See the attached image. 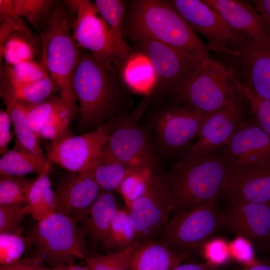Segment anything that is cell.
<instances>
[{
	"instance_id": "cell-1",
	"label": "cell",
	"mask_w": 270,
	"mask_h": 270,
	"mask_svg": "<svg viewBox=\"0 0 270 270\" xmlns=\"http://www.w3.org/2000/svg\"><path fill=\"white\" fill-rule=\"evenodd\" d=\"M72 84L83 126H100L130 112L132 91L114 64L100 61L82 48Z\"/></svg>"
},
{
	"instance_id": "cell-49",
	"label": "cell",
	"mask_w": 270,
	"mask_h": 270,
	"mask_svg": "<svg viewBox=\"0 0 270 270\" xmlns=\"http://www.w3.org/2000/svg\"><path fill=\"white\" fill-rule=\"evenodd\" d=\"M36 270H60L58 268H45L44 267L39 268Z\"/></svg>"
},
{
	"instance_id": "cell-44",
	"label": "cell",
	"mask_w": 270,
	"mask_h": 270,
	"mask_svg": "<svg viewBox=\"0 0 270 270\" xmlns=\"http://www.w3.org/2000/svg\"><path fill=\"white\" fill-rule=\"evenodd\" d=\"M44 264L41 258L31 256L10 264L0 266V270H36L44 267Z\"/></svg>"
},
{
	"instance_id": "cell-31",
	"label": "cell",
	"mask_w": 270,
	"mask_h": 270,
	"mask_svg": "<svg viewBox=\"0 0 270 270\" xmlns=\"http://www.w3.org/2000/svg\"><path fill=\"white\" fill-rule=\"evenodd\" d=\"M36 179L24 176L0 175V206L26 205Z\"/></svg>"
},
{
	"instance_id": "cell-10",
	"label": "cell",
	"mask_w": 270,
	"mask_h": 270,
	"mask_svg": "<svg viewBox=\"0 0 270 270\" xmlns=\"http://www.w3.org/2000/svg\"><path fill=\"white\" fill-rule=\"evenodd\" d=\"M134 42L136 50L147 56L154 72L155 82L148 92L152 98L151 104L166 98L195 72L200 64L154 40L141 39Z\"/></svg>"
},
{
	"instance_id": "cell-3",
	"label": "cell",
	"mask_w": 270,
	"mask_h": 270,
	"mask_svg": "<svg viewBox=\"0 0 270 270\" xmlns=\"http://www.w3.org/2000/svg\"><path fill=\"white\" fill-rule=\"evenodd\" d=\"M228 166L214 150L194 158L180 159L158 178L171 216L190 210L220 195Z\"/></svg>"
},
{
	"instance_id": "cell-27",
	"label": "cell",
	"mask_w": 270,
	"mask_h": 270,
	"mask_svg": "<svg viewBox=\"0 0 270 270\" xmlns=\"http://www.w3.org/2000/svg\"><path fill=\"white\" fill-rule=\"evenodd\" d=\"M90 169L102 190L108 192L118 191L124 178L133 171L112 154L106 144Z\"/></svg>"
},
{
	"instance_id": "cell-38",
	"label": "cell",
	"mask_w": 270,
	"mask_h": 270,
	"mask_svg": "<svg viewBox=\"0 0 270 270\" xmlns=\"http://www.w3.org/2000/svg\"><path fill=\"white\" fill-rule=\"evenodd\" d=\"M60 95L50 97L44 102L27 106L26 120L29 128L39 139L42 126L54 111L62 102Z\"/></svg>"
},
{
	"instance_id": "cell-24",
	"label": "cell",
	"mask_w": 270,
	"mask_h": 270,
	"mask_svg": "<svg viewBox=\"0 0 270 270\" xmlns=\"http://www.w3.org/2000/svg\"><path fill=\"white\" fill-rule=\"evenodd\" d=\"M134 244L128 261V270H172L188 260L166 244L153 241Z\"/></svg>"
},
{
	"instance_id": "cell-33",
	"label": "cell",
	"mask_w": 270,
	"mask_h": 270,
	"mask_svg": "<svg viewBox=\"0 0 270 270\" xmlns=\"http://www.w3.org/2000/svg\"><path fill=\"white\" fill-rule=\"evenodd\" d=\"M34 40L18 32H14L6 39L4 47L0 51V64L4 58L10 66L21 62L32 60L35 54Z\"/></svg>"
},
{
	"instance_id": "cell-48",
	"label": "cell",
	"mask_w": 270,
	"mask_h": 270,
	"mask_svg": "<svg viewBox=\"0 0 270 270\" xmlns=\"http://www.w3.org/2000/svg\"><path fill=\"white\" fill-rule=\"evenodd\" d=\"M60 270H90L88 266H82L70 264L63 267L58 268Z\"/></svg>"
},
{
	"instance_id": "cell-25",
	"label": "cell",
	"mask_w": 270,
	"mask_h": 270,
	"mask_svg": "<svg viewBox=\"0 0 270 270\" xmlns=\"http://www.w3.org/2000/svg\"><path fill=\"white\" fill-rule=\"evenodd\" d=\"M132 92L148 93L155 82L152 66L142 52L132 50L126 60L117 68Z\"/></svg>"
},
{
	"instance_id": "cell-29",
	"label": "cell",
	"mask_w": 270,
	"mask_h": 270,
	"mask_svg": "<svg viewBox=\"0 0 270 270\" xmlns=\"http://www.w3.org/2000/svg\"><path fill=\"white\" fill-rule=\"evenodd\" d=\"M48 173L38 175L30 192L26 214H30L38 222L56 212V194L52 190Z\"/></svg>"
},
{
	"instance_id": "cell-5",
	"label": "cell",
	"mask_w": 270,
	"mask_h": 270,
	"mask_svg": "<svg viewBox=\"0 0 270 270\" xmlns=\"http://www.w3.org/2000/svg\"><path fill=\"white\" fill-rule=\"evenodd\" d=\"M42 22L40 33L41 65L61 98L69 103L76 104L72 78L81 48L74 38L69 12L64 6L53 5Z\"/></svg>"
},
{
	"instance_id": "cell-22",
	"label": "cell",
	"mask_w": 270,
	"mask_h": 270,
	"mask_svg": "<svg viewBox=\"0 0 270 270\" xmlns=\"http://www.w3.org/2000/svg\"><path fill=\"white\" fill-rule=\"evenodd\" d=\"M232 28L249 39L268 40L262 18L255 7L237 0H202Z\"/></svg>"
},
{
	"instance_id": "cell-12",
	"label": "cell",
	"mask_w": 270,
	"mask_h": 270,
	"mask_svg": "<svg viewBox=\"0 0 270 270\" xmlns=\"http://www.w3.org/2000/svg\"><path fill=\"white\" fill-rule=\"evenodd\" d=\"M64 3L68 10L76 14L70 26L74 38L80 47L100 61L114 64L118 57L116 42L94 2L68 0Z\"/></svg>"
},
{
	"instance_id": "cell-43",
	"label": "cell",
	"mask_w": 270,
	"mask_h": 270,
	"mask_svg": "<svg viewBox=\"0 0 270 270\" xmlns=\"http://www.w3.org/2000/svg\"><path fill=\"white\" fill-rule=\"evenodd\" d=\"M11 119L6 111L0 112V154L4 155L8 150V144L12 139Z\"/></svg>"
},
{
	"instance_id": "cell-13",
	"label": "cell",
	"mask_w": 270,
	"mask_h": 270,
	"mask_svg": "<svg viewBox=\"0 0 270 270\" xmlns=\"http://www.w3.org/2000/svg\"><path fill=\"white\" fill-rule=\"evenodd\" d=\"M227 58L226 65L242 86L270 100V41L250 40Z\"/></svg>"
},
{
	"instance_id": "cell-23",
	"label": "cell",
	"mask_w": 270,
	"mask_h": 270,
	"mask_svg": "<svg viewBox=\"0 0 270 270\" xmlns=\"http://www.w3.org/2000/svg\"><path fill=\"white\" fill-rule=\"evenodd\" d=\"M0 96L14 128L16 139L14 150L46 157L40 148L38 139L28 124L27 106L14 96L1 71Z\"/></svg>"
},
{
	"instance_id": "cell-46",
	"label": "cell",
	"mask_w": 270,
	"mask_h": 270,
	"mask_svg": "<svg viewBox=\"0 0 270 270\" xmlns=\"http://www.w3.org/2000/svg\"><path fill=\"white\" fill-rule=\"evenodd\" d=\"M172 270H217L214 265L208 263L184 262Z\"/></svg>"
},
{
	"instance_id": "cell-32",
	"label": "cell",
	"mask_w": 270,
	"mask_h": 270,
	"mask_svg": "<svg viewBox=\"0 0 270 270\" xmlns=\"http://www.w3.org/2000/svg\"><path fill=\"white\" fill-rule=\"evenodd\" d=\"M135 232L129 214L125 209H118L111 222L108 252L126 250L134 243Z\"/></svg>"
},
{
	"instance_id": "cell-36",
	"label": "cell",
	"mask_w": 270,
	"mask_h": 270,
	"mask_svg": "<svg viewBox=\"0 0 270 270\" xmlns=\"http://www.w3.org/2000/svg\"><path fill=\"white\" fill-rule=\"evenodd\" d=\"M8 84L14 96L26 106L44 102L56 90L49 76L40 81L26 84Z\"/></svg>"
},
{
	"instance_id": "cell-6",
	"label": "cell",
	"mask_w": 270,
	"mask_h": 270,
	"mask_svg": "<svg viewBox=\"0 0 270 270\" xmlns=\"http://www.w3.org/2000/svg\"><path fill=\"white\" fill-rule=\"evenodd\" d=\"M243 97L242 86L232 71L210 58L200 62L195 72L164 100L210 114Z\"/></svg>"
},
{
	"instance_id": "cell-50",
	"label": "cell",
	"mask_w": 270,
	"mask_h": 270,
	"mask_svg": "<svg viewBox=\"0 0 270 270\" xmlns=\"http://www.w3.org/2000/svg\"><path fill=\"white\" fill-rule=\"evenodd\" d=\"M269 252H270V250H269Z\"/></svg>"
},
{
	"instance_id": "cell-2",
	"label": "cell",
	"mask_w": 270,
	"mask_h": 270,
	"mask_svg": "<svg viewBox=\"0 0 270 270\" xmlns=\"http://www.w3.org/2000/svg\"><path fill=\"white\" fill-rule=\"evenodd\" d=\"M124 35L133 42L158 41L199 62L210 58L208 44L168 0L127 1Z\"/></svg>"
},
{
	"instance_id": "cell-37",
	"label": "cell",
	"mask_w": 270,
	"mask_h": 270,
	"mask_svg": "<svg viewBox=\"0 0 270 270\" xmlns=\"http://www.w3.org/2000/svg\"><path fill=\"white\" fill-rule=\"evenodd\" d=\"M32 244L28 234L3 232L0 234V264L6 265L21 259L28 246Z\"/></svg>"
},
{
	"instance_id": "cell-20",
	"label": "cell",
	"mask_w": 270,
	"mask_h": 270,
	"mask_svg": "<svg viewBox=\"0 0 270 270\" xmlns=\"http://www.w3.org/2000/svg\"><path fill=\"white\" fill-rule=\"evenodd\" d=\"M118 210L114 192L103 190L90 207L72 216L91 253H108L110 224Z\"/></svg>"
},
{
	"instance_id": "cell-8",
	"label": "cell",
	"mask_w": 270,
	"mask_h": 270,
	"mask_svg": "<svg viewBox=\"0 0 270 270\" xmlns=\"http://www.w3.org/2000/svg\"><path fill=\"white\" fill-rule=\"evenodd\" d=\"M220 196L172 216L158 241L188 260L201 255L206 244L224 228Z\"/></svg>"
},
{
	"instance_id": "cell-15",
	"label": "cell",
	"mask_w": 270,
	"mask_h": 270,
	"mask_svg": "<svg viewBox=\"0 0 270 270\" xmlns=\"http://www.w3.org/2000/svg\"><path fill=\"white\" fill-rule=\"evenodd\" d=\"M110 126V120L92 132L52 144L46 159L72 172L79 174L88 170L108 140Z\"/></svg>"
},
{
	"instance_id": "cell-30",
	"label": "cell",
	"mask_w": 270,
	"mask_h": 270,
	"mask_svg": "<svg viewBox=\"0 0 270 270\" xmlns=\"http://www.w3.org/2000/svg\"><path fill=\"white\" fill-rule=\"evenodd\" d=\"M76 112V104L64 100L46 120L40 132V138L56 143L70 136L69 126Z\"/></svg>"
},
{
	"instance_id": "cell-45",
	"label": "cell",
	"mask_w": 270,
	"mask_h": 270,
	"mask_svg": "<svg viewBox=\"0 0 270 270\" xmlns=\"http://www.w3.org/2000/svg\"><path fill=\"white\" fill-rule=\"evenodd\" d=\"M252 2L262 18L266 30L268 40L270 41V0H254Z\"/></svg>"
},
{
	"instance_id": "cell-14",
	"label": "cell",
	"mask_w": 270,
	"mask_h": 270,
	"mask_svg": "<svg viewBox=\"0 0 270 270\" xmlns=\"http://www.w3.org/2000/svg\"><path fill=\"white\" fill-rule=\"evenodd\" d=\"M126 210L135 232L134 244L158 240L171 216L170 207L160 190L158 176L152 175L142 195Z\"/></svg>"
},
{
	"instance_id": "cell-41",
	"label": "cell",
	"mask_w": 270,
	"mask_h": 270,
	"mask_svg": "<svg viewBox=\"0 0 270 270\" xmlns=\"http://www.w3.org/2000/svg\"><path fill=\"white\" fill-rule=\"evenodd\" d=\"M242 87L244 98L254 114L258 126L270 136V100L260 98L246 88Z\"/></svg>"
},
{
	"instance_id": "cell-7",
	"label": "cell",
	"mask_w": 270,
	"mask_h": 270,
	"mask_svg": "<svg viewBox=\"0 0 270 270\" xmlns=\"http://www.w3.org/2000/svg\"><path fill=\"white\" fill-rule=\"evenodd\" d=\"M28 234L34 248L32 256L52 268L93 256L76 220L68 214L54 212L38 221Z\"/></svg>"
},
{
	"instance_id": "cell-9",
	"label": "cell",
	"mask_w": 270,
	"mask_h": 270,
	"mask_svg": "<svg viewBox=\"0 0 270 270\" xmlns=\"http://www.w3.org/2000/svg\"><path fill=\"white\" fill-rule=\"evenodd\" d=\"M208 114L162 100L150 104L143 115L147 116L144 124L166 158L188 148Z\"/></svg>"
},
{
	"instance_id": "cell-4",
	"label": "cell",
	"mask_w": 270,
	"mask_h": 270,
	"mask_svg": "<svg viewBox=\"0 0 270 270\" xmlns=\"http://www.w3.org/2000/svg\"><path fill=\"white\" fill-rule=\"evenodd\" d=\"M152 101L146 94L134 109L110 120L107 146L112 154L132 170L160 176L165 170L164 158L150 129L140 122Z\"/></svg>"
},
{
	"instance_id": "cell-26",
	"label": "cell",
	"mask_w": 270,
	"mask_h": 270,
	"mask_svg": "<svg viewBox=\"0 0 270 270\" xmlns=\"http://www.w3.org/2000/svg\"><path fill=\"white\" fill-rule=\"evenodd\" d=\"M94 3L110 28L114 38L118 57L114 65L118 68L128 58L132 51L124 35L126 2L123 0H95Z\"/></svg>"
},
{
	"instance_id": "cell-47",
	"label": "cell",
	"mask_w": 270,
	"mask_h": 270,
	"mask_svg": "<svg viewBox=\"0 0 270 270\" xmlns=\"http://www.w3.org/2000/svg\"><path fill=\"white\" fill-rule=\"evenodd\" d=\"M240 270H270V263L260 262L244 266Z\"/></svg>"
},
{
	"instance_id": "cell-19",
	"label": "cell",
	"mask_w": 270,
	"mask_h": 270,
	"mask_svg": "<svg viewBox=\"0 0 270 270\" xmlns=\"http://www.w3.org/2000/svg\"><path fill=\"white\" fill-rule=\"evenodd\" d=\"M221 154L228 170L270 160V136L258 125L243 123Z\"/></svg>"
},
{
	"instance_id": "cell-17",
	"label": "cell",
	"mask_w": 270,
	"mask_h": 270,
	"mask_svg": "<svg viewBox=\"0 0 270 270\" xmlns=\"http://www.w3.org/2000/svg\"><path fill=\"white\" fill-rule=\"evenodd\" d=\"M240 100L208 114L202 124L197 140L182 159L200 156L227 144L243 124L238 113Z\"/></svg>"
},
{
	"instance_id": "cell-16",
	"label": "cell",
	"mask_w": 270,
	"mask_h": 270,
	"mask_svg": "<svg viewBox=\"0 0 270 270\" xmlns=\"http://www.w3.org/2000/svg\"><path fill=\"white\" fill-rule=\"evenodd\" d=\"M226 200V208L222 209L224 216V228L236 236L247 240L256 248L268 252L270 202Z\"/></svg>"
},
{
	"instance_id": "cell-11",
	"label": "cell",
	"mask_w": 270,
	"mask_h": 270,
	"mask_svg": "<svg viewBox=\"0 0 270 270\" xmlns=\"http://www.w3.org/2000/svg\"><path fill=\"white\" fill-rule=\"evenodd\" d=\"M170 4L208 42L210 50L230 55L249 39L230 26L202 0H169Z\"/></svg>"
},
{
	"instance_id": "cell-42",
	"label": "cell",
	"mask_w": 270,
	"mask_h": 270,
	"mask_svg": "<svg viewBox=\"0 0 270 270\" xmlns=\"http://www.w3.org/2000/svg\"><path fill=\"white\" fill-rule=\"evenodd\" d=\"M24 206L17 204L0 206V234H22V221L26 214Z\"/></svg>"
},
{
	"instance_id": "cell-21",
	"label": "cell",
	"mask_w": 270,
	"mask_h": 270,
	"mask_svg": "<svg viewBox=\"0 0 270 270\" xmlns=\"http://www.w3.org/2000/svg\"><path fill=\"white\" fill-rule=\"evenodd\" d=\"M102 191L90 169L82 174L72 175L55 192V212L73 216L90 207Z\"/></svg>"
},
{
	"instance_id": "cell-40",
	"label": "cell",
	"mask_w": 270,
	"mask_h": 270,
	"mask_svg": "<svg viewBox=\"0 0 270 270\" xmlns=\"http://www.w3.org/2000/svg\"><path fill=\"white\" fill-rule=\"evenodd\" d=\"M152 174L150 172L132 171L124 178L118 191L123 198L126 209L142 195Z\"/></svg>"
},
{
	"instance_id": "cell-34",
	"label": "cell",
	"mask_w": 270,
	"mask_h": 270,
	"mask_svg": "<svg viewBox=\"0 0 270 270\" xmlns=\"http://www.w3.org/2000/svg\"><path fill=\"white\" fill-rule=\"evenodd\" d=\"M54 2L52 0H12V8L8 12L6 20L11 18L18 20L22 16L32 26L38 27L50 12Z\"/></svg>"
},
{
	"instance_id": "cell-39",
	"label": "cell",
	"mask_w": 270,
	"mask_h": 270,
	"mask_svg": "<svg viewBox=\"0 0 270 270\" xmlns=\"http://www.w3.org/2000/svg\"><path fill=\"white\" fill-rule=\"evenodd\" d=\"M134 246V244L126 250L89 256L84 260L90 270H128L129 258Z\"/></svg>"
},
{
	"instance_id": "cell-28",
	"label": "cell",
	"mask_w": 270,
	"mask_h": 270,
	"mask_svg": "<svg viewBox=\"0 0 270 270\" xmlns=\"http://www.w3.org/2000/svg\"><path fill=\"white\" fill-rule=\"evenodd\" d=\"M50 162L46 157L21 150H10L0 159V174L24 176L28 174L48 173Z\"/></svg>"
},
{
	"instance_id": "cell-18",
	"label": "cell",
	"mask_w": 270,
	"mask_h": 270,
	"mask_svg": "<svg viewBox=\"0 0 270 270\" xmlns=\"http://www.w3.org/2000/svg\"><path fill=\"white\" fill-rule=\"evenodd\" d=\"M220 195L226 199L270 202V160L228 169Z\"/></svg>"
},
{
	"instance_id": "cell-35",
	"label": "cell",
	"mask_w": 270,
	"mask_h": 270,
	"mask_svg": "<svg viewBox=\"0 0 270 270\" xmlns=\"http://www.w3.org/2000/svg\"><path fill=\"white\" fill-rule=\"evenodd\" d=\"M8 84L12 85H23L35 82L49 76L41 65L32 60L21 62L10 66L4 62L0 66Z\"/></svg>"
}]
</instances>
